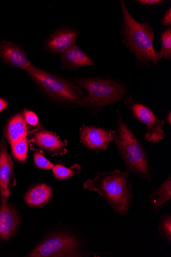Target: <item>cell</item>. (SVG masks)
Segmentation results:
<instances>
[{
    "instance_id": "obj_1",
    "label": "cell",
    "mask_w": 171,
    "mask_h": 257,
    "mask_svg": "<svg viewBox=\"0 0 171 257\" xmlns=\"http://www.w3.org/2000/svg\"><path fill=\"white\" fill-rule=\"evenodd\" d=\"M120 5L121 40L130 53L134 54L136 65L141 67L158 65L162 60L154 48L155 33L150 22L137 21L130 14L123 0H121Z\"/></svg>"
},
{
    "instance_id": "obj_2",
    "label": "cell",
    "mask_w": 171,
    "mask_h": 257,
    "mask_svg": "<svg viewBox=\"0 0 171 257\" xmlns=\"http://www.w3.org/2000/svg\"><path fill=\"white\" fill-rule=\"evenodd\" d=\"M83 189L98 193L120 216L126 215L132 204V184L129 173L126 171L99 172L93 179L85 182Z\"/></svg>"
},
{
    "instance_id": "obj_3",
    "label": "cell",
    "mask_w": 171,
    "mask_h": 257,
    "mask_svg": "<svg viewBox=\"0 0 171 257\" xmlns=\"http://www.w3.org/2000/svg\"><path fill=\"white\" fill-rule=\"evenodd\" d=\"M113 142L123 160L125 171L150 181L152 174L148 156L137 137L122 118L118 109Z\"/></svg>"
},
{
    "instance_id": "obj_4",
    "label": "cell",
    "mask_w": 171,
    "mask_h": 257,
    "mask_svg": "<svg viewBox=\"0 0 171 257\" xmlns=\"http://www.w3.org/2000/svg\"><path fill=\"white\" fill-rule=\"evenodd\" d=\"M72 81L86 90L88 102L86 108L94 115L108 105L132 96L126 84L111 77H77Z\"/></svg>"
},
{
    "instance_id": "obj_5",
    "label": "cell",
    "mask_w": 171,
    "mask_h": 257,
    "mask_svg": "<svg viewBox=\"0 0 171 257\" xmlns=\"http://www.w3.org/2000/svg\"><path fill=\"white\" fill-rule=\"evenodd\" d=\"M25 71L55 102L68 106L86 107L88 102L85 92L72 81L33 65Z\"/></svg>"
},
{
    "instance_id": "obj_6",
    "label": "cell",
    "mask_w": 171,
    "mask_h": 257,
    "mask_svg": "<svg viewBox=\"0 0 171 257\" xmlns=\"http://www.w3.org/2000/svg\"><path fill=\"white\" fill-rule=\"evenodd\" d=\"M80 243L75 236L58 232L48 236L28 255L33 257L82 256Z\"/></svg>"
},
{
    "instance_id": "obj_7",
    "label": "cell",
    "mask_w": 171,
    "mask_h": 257,
    "mask_svg": "<svg viewBox=\"0 0 171 257\" xmlns=\"http://www.w3.org/2000/svg\"><path fill=\"white\" fill-rule=\"evenodd\" d=\"M130 110L133 118L146 126L144 139L147 143H159L165 137L162 127L165 125L164 120L160 119L147 106L134 100L130 96L124 101Z\"/></svg>"
},
{
    "instance_id": "obj_8",
    "label": "cell",
    "mask_w": 171,
    "mask_h": 257,
    "mask_svg": "<svg viewBox=\"0 0 171 257\" xmlns=\"http://www.w3.org/2000/svg\"><path fill=\"white\" fill-rule=\"evenodd\" d=\"M81 142L89 151L99 152L109 149L114 140V131L94 126L80 129Z\"/></svg>"
},
{
    "instance_id": "obj_9",
    "label": "cell",
    "mask_w": 171,
    "mask_h": 257,
    "mask_svg": "<svg viewBox=\"0 0 171 257\" xmlns=\"http://www.w3.org/2000/svg\"><path fill=\"white\" fill-rule=\"evenodd\" d=\"M80 32L67 26H62L55 30L45 41L44 49L47 52L62 54L76 45Z\"/></svg>"
},
{
    "instance_id": "obj_10",
    "label": "cell",
    "mask_w": 171,
    "mask_h": 257,
    "mask_svg": "<svg viewBox=\"0 0 171 257\" xmlns=\"http://www.w3.org/2000/svg\"><path fill=\"white\" fill-rule=\"evenodd\" d=\"M32 143L38 149L52 156L63 155L67 152L68 142L63 141L51 131L41 130L34 133Z\"/></svg>"
},
{
    "instance_id": "obj_11",
    "label": "cell",
    "mask_w": 171,
    "mask_h": 257,
    "mask_svg": "<svg viewBox=\"0 0 171 257\" xmlns=\"http://www.w3.org/2000/svg\"><path fill=\"white\" fill-rule=\"evenodd\" d=\"M14 163L9 154L6 138L0 142V195L8 199L11 195V187L14 182Z\"/></svg>"
},
{
    "instance_id": "obj_12",
    "label": "cell",
    "mask_w": 171,
    "mask_h": 257,
    "mask_svg": "<svg viewBox=\"0 0 171 257\" xmlns=\"http://www.w3.org/2000/svg\"><path fill=\"white\" fill-rule=\"evenodd\" d=\"M0 59L9 65L24 71L32 65L27 54L20 46L5 40L0 42Z\"/></svg>"
},
{
    "instance_id": "obj_13",
    "label": "cell",
    "mask_w": 171,
    "mask_h": 257,
    "mask_svg": "<svg viewBox=\"0 0 171 257\" xmlns=\"http://www.w3.org/2000/svg\"><path fill=\"white\" fill-rule=\"evenodd\" d=\"M8 200L2 198L0 205V239L3 240L10 239L19 224L18 215Z\"/></svg>"
},
{
    "instance_id": "obj_14",
    "label": "cell",
    "mask_w": 171,
    "mask_h": 257,
    "mask_svg": "<svg viewBox=\"0 0 171 257\" xmlns=\"http://www.w3.org/2000/svg\"><path fill=\"white\" fill-rule=\"evenodd\" d=\"M61 69L76 72L82 67L95 66V63L80 47L75 45L61 56Z\"/></svg>"
},
{
    "instance_id": "obj_15",
    "label": "cell",
    "mask_w": 171,
    "mask_h": 257,
    "mask_svg": "<svg viewBox=\"0 0 171 257\" xmlns=\"http://www.w3.org/2000/svg\"><path fill=\"white\" fill-rule=\"evenodd\" d=\"M28 132L27 123L20 113L13 116L5 128V138L11 145L26 137Z\"/></svg>"
},
{
    "instance_id": "obj_16",
    "label": "cell",
    "mask_w": 171,
    "mask_h": 257,
    "mask_svg": "<svg viewBox=\"0 0 171 257\" xmlns=\"http://www.w3.org/2000/svg\"><path fill=\"white\" fill-rule=\"evenodd\" d=\"M53 197V190L46 184H40L32 188L24 196V201L33 207H42Z\"/></svg>"
},
{
    "instance_id": "obj_17",
    "label": "cell",
    "mask_w": 171,
    "mask_h": 257,
    "mask_svg": "<svg viewBox=\"0 0 171 257\" xmlns=\"http://www.w3.org/2000/svg\"><path fill=\"white\" fill-rule=\"evenodd\" d=\"M171 199V177L169 175L149 196L152 211L157 212Z\"/></svg>"
},
{
    "instance_id": "obj_18",
    "label": "cell",
    "mask_w": 171,
    "mask_h": 257,
    "mask_svg": "<svg viewBox=\"0 0 171 257\" xmlns=\"http://www.w3.org/2000/svg\"><path fill=\"white\" fill-rule=\"evenodd\" d=\"M161 49L158 52L162 60H171V27L165 28L160 33Z\"/></svg>"
},
{
    "instance_id": "obj_19",
    "label": "cell",
    "mask_w": 171,
    "mask_h": 257,
    "mask_svg": "<svg viewBox=\"0 0 171 257\" xmlns=\"http://www.w3.org/2000/svg\"><path fill=\"white\" fill-rule=\"evenodd\" d=\"M52 170L56 179L64 180L79 174L81 167L79 165L76 164L67 168L61 164H57L54 166Z\"/></svg>"
},
{
    "instance_id": "obj_20",
    "label": "cell",
    "mask_w": 171,
    "mask_h": 257,
    "mask_svg": "<svg viewBox=\"0 0 171 257\" xmlns=\"http://www.w3.org/2000/svg\"><path fill=\"white\" fill-rule=\"evenodd\" d=\"M12 155L16 160L26 162L29 149V141L27 137L19 140L11 145Z\"/></svg>"
},
{
    "instance_id": "obj_21",
    "label": "cell",
    "mask_w": 171,
    "mask_h": 257,
    "mask_svg": "<svg viewBox=\"0 0 171 257\" xmlns=\"http://www.w3.org/2000/svg\"><path fill=\"white\" fill-rule=\"evenodd\" d=\"M158 230L160 235L170 244L171 242V215L167 213L162 215L159 221Z\"/></svg>"
},
{
    "instance_id": "obj_22",
    "label": "cell",
    "mask_w": 171,
    "mask_h": 257,
    "mask_svg": "<svg viewBox=\"0 0 171 257\" xmlns=\"http://www.w3.org/2000/svg\"><path fill=\"white\" fill-rule=\"evenodd\" d=\"M137 7L144 10H154L167 6V0H135L132 1Z\"/></svg>"
},
{
    "instance_id": "obj_23",
    "label": "cell",
    "mask_w": 171,
    "mask_h": 257,
    "mask_svg": "<svg viewBox=\"0 0 171 257\" xmlns=\"http://www.w3.org/2000/svg\"><path fill=\"white\" fill-rule=\"evenodd\" d=\"M34 160L37 167L42 170H52L55 166L53 163L38 152L34 154Z\"/></svg>"
},
{
    "instance_id": "obj_24",
    "label": "cell",
    "mask_w": 171,
    "mask_h": 257,
    "mask_svg": "<svg viewBox=\"0 0 171 257\" xmlns=\"http://www.w3.org/2000/svg\"><path fill=\"white\" fill-rule=\"evenodd\" d=\"M23 115L27 124L33 127H36L40 124L38 116L34 111L26 108L24 110Z\"/></svg>"
},
{
    "instance_id": "obj_25",
    "label": "cell",
    "mask_w": 171,
    "mask_h": 257,
    "mask_svg": "<svg viewBox=\"0 0 171 257\" xmlns=\"http://www.w3.org/2000/svg\"><path fill=\"white\" fill-rule=\"evenodd\" d=\"M160 25L165 28L171 27V7H169L164 13L159 21Z\"/></svg>"
},
{
    "instance_id": "obj_26",
    "label": "cell",
    "mask_w": 171,
    "mask_h": 257,
    "mask_svg": "<svg viewBox=\"0 0 171 257\" xmlns=\"http://www.w3.org/2000/svg\"><path fill=\"white\" fill-rule=\"evenodd\" d=\"M9 105V103L5 98L0 97V113L6 110Z\"/></svg>"
},
{
    "instance_id": "obj_27",
    "label": "cell",
    "mask_w": 171,
    "mask_h": 257,
    "mask_svg": "<svg viewBox=\"0 0 171 257\" xmlns=\"http://www.w3.org/2000/svg\"><path fill=\"white\" fill-rule=\"evenodd\" d=\"M166 120L168 122L169 125H171V111L168 110L166 112Z\"/></svg>"
}]
</instances>
